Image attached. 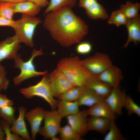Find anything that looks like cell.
<instances>
[{
    "label": "cell",
    "mask_w": 140,
    "mask_h": 140,
    "mask_svg": "<svg viewBox=\"0 0 140 140\" xmlns=\"http://www.w3.org/2000/svg\"><path fill=\"white\" fill-rule=\"evenodd\" d=\"M44 54L42 48L39 50L34 49L32 50L30 58L26 61L23 60L19 54L18 55L14 60V66L16 68L19 69L20 73L13 78V81L15 85H18L24 81L32 78L44 75L47 74V71L43 72L37 71L33 62L36 57Z\"/></svg>",
    "instance_id": "cell-3"
},
{
    "label": "cell",
    "mask_w": 140,
    "mask_h": 140,
    "mask_svg": "<svg viewBox=\"0 0 140 140\" xmlns=\"http://www.w3.org/2000/svg\"><path fill=\"white\" fill-rule=\"evenodd\" d=\"M140 4L138 3H133L127 2L124 4H121L119 9L127 18L130 19L134 18L139 14Z\"/></svg>",
    "instance_id": "cell-24"
},
{
    "label": "cell",
    "mask_w": 140,
    "mask_h": 140,
    "mask_svg": "<svg viewBox=\"0 0 140 140\" xmlns=\"http://www.w3.org/2000/svg\"><path fill=\"white\" fill-rule=\"evenodd\" d=\"M13 104L12 100L8 99L6 95L0 94V109Z\"/></svg>",
    "instance_id": "cell-35"
},
{
    "label": "cell",
    "mask_w": 140,
    "mask_h": 140,
    "mask_svg": "<svg viewBox=\"0 0 140 140\" xmlns=\"http://www.w3.org/2000/svg\"><path fill=\"white\" fill-rule=\"evenodd\" d=\"M123 107L127 110L128 115L135 114L140 116V107L130 96L127 95Z\"/></svg>",
    "instance_id": "cell-29"
},
{
    "label": "cell",
    "mask_w": 140,
    "mask_h": 140,
    "mask_svg": "<svg viewBox=\"0 0 140 140\" xmlns=\"http://www.w3.org/2000/svg\"><path fill=\"white\" fill-rule=\"evenodd\" d=\"M21 43L16 35L8 37L0 42V63L6 59H14L18 55Z\"/></svg>",
    "instance_id": "cell-9"
},
{
    "label": "cell",
    "mask_w": 140,
    "mask_h": 140,
    "mask_svg": "<svg viewBox=\"0 0 140 140\" xmlns=\"http://www.w3.org/2000/svg\"><path fill=\"white\" fill-rule=\"evenodd\" d=\"M88 115L104 117L115 120L116 115L104 101V99L86 110Z\"/></svg>",
    "instance_id": "cell-16"
},
{
    "label": "cell",
    "mask_w": 140,
    "mask_h": 140,
    "mask_svg": "<svg viewBox=\"0 0 140 140\" xmlns=\"http://www.w3.org/2000/svg\"><path fill=\"white\" fill-rule=\"evenodd\" d=\"M5 68L0 63V88L2 90H6L9 84V81L6 76Z\"/></svg>",
    "instance_id": "cell-34"
},
{
    "label": "cell",
    "mask_w": 140,
    "mask_h": 140,
    "mask_svg": "<svg viewBox=\"0 0 140 140\" xmlns=\"http://www.w3.org/2000/svg\"><path fill=\"white\" fill-rule=\"evenodd\" d=\"M60 139L62 140H82L80 136L76 133L68 124L61 127L59 131Z\"/></svg>",
    "instance_id": "cell-27"
},
{
    "label": "cell",
    "mask_w": 140,
    "mask_h": 140,
    "mask_svg": "<svg viewBox=\"0 0 140 140\" xmlns=\"http://www.w3.org/2000/svg\"><path fill=\"white\" fill-rule=\"evenodd\" d=\"M51 139L52 140H60V138L57 137L56 136L52 137Z\"/></svg>",
    "instance_id": "cell-41"
},
{
    "label": "cell",
    "mask_w": 140,
    "mask_h": 140,
    "mask_svg": "<svg viewBox=\"0 0 140 140\" xmlns=\"http://www.w3.org/2000/svg\"><path fill=\"white\" fill-rule=\"evenodd\" d=\"M19 91L27 98L38 96L44 100L53 110L57 107L58 102L53 95L47 74L44 75L41 80L36 84L21 88Z\"/></svg>",
    "instance_id": "cell-4"
},
{
    "label": "cell",
    "mask_w": 140,
    "mask_h": 140,
    "mask_svg": "<svg viewBox=\"0 0 140 140\" xmlns=\"http://www.w3.org/2000/svg\"><path fill=\"white\" fill-rule=\"evenodd\" d=\"M5 140V135L0 122V140Z\"/></svg>",
    "instance_id": "cell-39"
},
{
    "label": "cell",
    "mask_w": 140,
    "mask_h": 140,
    "mask_svg": "<svg viewBox=\"0 0 140 140\" xmlns=\"http://www.w3.org/2000/svg\"><path fill=\"white\" fill-rule=\"evenodd\" d=\"M77 44L75 48V50L76 52L79 54L87 55L90 53L92 51V45L89 41H80Z\"/></svg>",
    "instance_id": "cell-33"
},
{
    "label": "cell",
    "mask_w": 140,
    "mask_h": 140,
    "mask_svg": "<svg viewBox=\"0 0 140 140\" xmlns=\"http://www.w3.org/2000/svg\"><path fill=\"white\" fill-rule=\"evenodd\" d=\"M27 0H0V2H6L11 3H16Z\"/></svg>",
    "instance_id": "cell-40"
},
{
    "label": "cell",
    "mask_w": 140,
    "mask_h": 140,
    "mask_svg": "<svg viewBox=\"0 0 140 140\" xmlns=\"http://www.w3.org/2000/svg\"><path fill=\"white\" fill-rule=\"evenodd\" d=\"M62 118L57 110L45 111L44 125L40 128L38 133L45 139H51L57 136L61 127L60 123Z\"/></svg>",
    "instance_id": "cell-6"
},
{
    "label": "cell",
    "mask_w": 140,
    "mask_h": 140,
    "mask_svg": "<svg viewBox=\"0 0 140 140\" xmlns=\"http://www.w3.org/2000/svg\"><path fill=\"white\" fill-rule=\"evenodd\" d=\"M2 90L0 88V92Z\"/></svg>",
    "instance_id": "cell-42"
},
{
    "label": "cell",
    "mask_w": 140,
    "mask_h": 140,
    "mask_svg": "<svg viewBox=\"0 0 140 140\" xmlns=\"http://www.w3.org/2000/svg\"><path fill=\"white\" fill-rule=\"evenodd\" d=\"M41 7L47 6L49 4V0H27Z\"/></svg>",
    "instance_id": "cell-38"
},
{
    "label": "cell",
    "mask_w": 140,
    "mask_h": 140,
    "mask_svg": "<svg viewBox=\"0 0 140 140\" xmlns=\"http://www.w3.org/2000/svg\"><path fill=\"white\" fill-rule=\"evenodd\" d=\"M104 140H124L125 138L116 124L115 120H111L109 129Z\"/></svg>",
    "instance_id": "cell-26"
},
{
    "label": "cell",
    "mask_w": 140,
    "mask_h": 140,
    "mask_svg": "<svg viewBox=\"0 0 140 140\" xmlns=\"http://www.w3.org/2000/svg\"><path fill=\"white\" fill-rule=\"evenodd\" d=\"M79 106L77 100L71 101L60 100L58 102L57 111L62 118L78 112Z\"/></svg>",
    "instance_id": "cell-21"
},
{
    "label": "cell",
    "mask_w": 140,
    "mask_h": 140,
    "mask_svg": "<svg viewBox=\"0 0 140 140\" xmlns=\"http://www.w3.org/2000/svg\"><path fill=\"white\" fill-rule=\"evenodd\" d=\"M127 95L124 91L122 90L120 87L112 88L104 101L116 116H120Z\"/></svg>",
    "instance_id": "cell-10"
},
{
    "label": "cell",
    "mask_w": 140,
    "mask_h": 140,
    "mask_svg": "<svg viewBox=\"0 0 140 140\" xmlns=\"http://www.w3.org/2000/svg\"><path fill=\"white\" fill-rule=\"evenodd\" d=\"M85 87L92 90L104 99L108 96L112 89L108 85L97 79L96 75L88 81Z\"/></svg>",
    "instance_id": "cell-17"
},
{
    "label": "cell",
    "mask_w": 140,
    "mask_h": 140,
    "mask_svg": "<svg viewBox=\"0 0 140 140\" xmlns=\"http://www.w3.org/2000/svg\"><path fill=\"white\" fill-rule=\"evenodd\" d=\"M96 77L107 84L112 88L120 87L123 75L120 69L113 65L107 68Z\"/></svg>",
    "instance_id": "cell-12"
},
{
    "label": "cell",
    "mask_w": 140,
    "mask_h": 140,
    "mask_svg": "<svg viewBox=\"0 0 140 140\" xmlns=\"http://www.w3.org/2000/svg\"><path fill=\"white\" fill-rule=\"evenodd\" d=\"M19 114L11 126L10 130L13 132L19 135L24 139H32L28 132L25 121L26 109L24 107L18 108Z\"/></svg>",
    "instance_id": "cell-14"
},
{
    "label": "cell",
    "mask_w": 140,
    "mask_h": 140,
    "mask_svg": "<svg viewBox=\"0 0 140 140\" xmlns=\"http://www.w3.org/2000/svg\"><path fill=\"white\" fill-rule=\"evenodd\" d=\"M85 86H74L63 93L58 98L60 100L73 101L77 100L80 97Z\"/></svg>",
    "instance_id": "cell-25"
},
{
    "label": "cell",
    "mask_w": 140,
    "mask_h": 140,
    "mask_svg": "<svg viewBox=\"0 0 140 140\" xmlns=\"http://www.w3.org/2000/svg\"><path fill=\"white\" fill-rule=\"evenodd\" d=\"M45 110L41 107H37L26 112L25 118L29 122L31 128V138L35 140L44 120Z\"/></svg>",
    "instance_id": "cell-13"
},
{
    "label": "cell",
    "mask_w": 140,
    "mask_h": 140,
    "mask_svg": "<svg viewBox=\"0 0 140 140\" xmlns=\"http://www.w3.org/2000/svg\"><path fill=\"white\" fill-rule=\"evenodd\" d=\"M85 10L87 16L91 19H106L109 18L105 9L98 2Z\"/></svg>",
    "instance_id": "cell-22"
},
{
    "label": "cell",
    "mask_w": 140,
    "mask_h": 140,
    "mask_svg": "<svg viewBox=\"0 0 140 140\" xmlns=\"http://www.w3.org/2000/svg\"><path fill=\"white\" fill-rule=\"evenodd\" d=\"M72 9L64 7L44 15V27L53 39L64 47L78 43L88 32V25Z\"/></svg>",
    "instance_id": "cell-1"
},
{
    "label": "cell",
    "mask_w": 140,
    "mask_h": 140,
    "mask_svg": "<svg viewBox=\"0 0 140 140\" xmlns=\"http://www.w3.org/2000/svg\"><path fill=\"white\" fill-rule=\"evenodd\" d=\"M41 20L35 16L22 15L16 20V24L13 29L16 35L21 43L30 47L33 46V37L37 26L41 22Z\"/></svg>",
    "instance_id": "cell-5"
},
{
    "label": "cell",
    "mask_w": 140,
    "mask_h": 140,
    "mask_svg": "<svg viewBox=\"0 0 140 140\" xmlns=\"http://www.w3.org/2000/svg\"><path fill=\"white\" fill-rule=\"evenodd\" d=\"M57 69L76 86H85L88 81L95 76L85 68L82 60L77 56L62 59L58 63Z\"/></svg>",
    "instance_id": "cell-2"
},
{
    "label": "cell",
    "mask_w": 140,
    "mask_h": 140,
    "mask_svg": "<svg viewBox=\"0 0 140 140\" xmlns=\"http://www.w3.org/2000/svg\"><path fill=\"white\" fill-rule=\"evenodd\" d=\"M111 120L104 117L91 116L88 120V130L105 134L109 129Z\"/></svg>",
    "instance_id": "cell-18"
},
{
    "label": "cell",
    "mask_w": 140,
    "mask_h": 140,
    "mask_svg": "<svg viewBox=\"0 0 140 140\" xmlns=\"http://www.w3.org/2000/svg\"><path fill=\"white\" fill-rule=\"evenodd\" d=\"M13 3L0 1V17L12 20L15 13L13 7Z\"/></svg>",
    "instance_id": "cell-30"
},
{
    "label": "cell",
    "mask_w": 140,
    "mask_h": 140,
    "mask_svg": "<svg viewBox=\"0 0 140 140\" xmlns=\"http://www.w3.org/2000/svg\"><path fill=\"white\" fill-rule=\"evenodd\" d=\"M108 18V24H114L117 27L125 25L129 20L119 9L113 11Z\"/></svg>",
    "instance_id": "cell-28"
},
{
    "label": "cell",
    "mask_w": 140,
    "mask_h": 140,
    "mask_svg": "<svg viewBox=\"0 0 140 140\" xmlns=\"http://www.w3.org/2000/svg\"><path fill=\"white\" fill-rule=\"evenodd\" d=\"M15 109L12 106H8L0 109V117L11 125L16 119Z\"/></svg>",
    "instance_id": "cell-31"
},
{
    "label": "cell",
    "mask_w": 140,
    "mask_h": 140,
    "mask_svg": "<svg viewBox=\"0 0 140 140\" xmlns=\"http://www.w3.org/2000/svg\"><path fill=\"white\" fill-rule=\"evenodd\" d=\"M85 68L92 74L97 75L113 65L107 54L100 52L82 60Z\"/></svg>",
    "instance_id": "cell-7"
},
{
    "label": "cell",
    "mask_w": 140,
    "mask_h": 140,
    "mask_svg": "<svg viewBox=\"0 0 140 140\" xmlns=\"http://www.w3.org/2000/svg\"><path fill=\"white\" fill-rule=\"evenodd\" d=\"M128 32L127 40L123 47H127L131 42L137 44L140 42V16L130 19L125 25Z\"/></svg>",
    "instance_id": "cell-15"
},
{
    "label": "cell",
    "mask_w": 140,
    "mask_h": 140,
    "mask_svg": "<svg viewBox=\"0 0 140 140\" xmlns=\"http://www.w3.org/2000/svg\"><path fill=\"white\" fill-rule=\"evenodd\" d=\"M12 5L15 13H19L23 15L30 16H35L39 13L41 8L28 1L13 3Z\"/></svg>",
    "instance_id": "cell-19"
},
{
    "label": "cell",
    "mask_w": 140,
    "mask_h": 140,
    "mask_svg": "<svg viewBox=\"0 0 140 140\" xmlns=\"http://www.w3.org/2000/svg\"><path fill=\"white\" fill-rule=\"evenodd\" d=\"M51 87L54 97L59 98L69 88L74 86L60 71L56 69L48 75Z\"/></svg>",
    "instance_id": "cell-8"
},
{
    "label": "cell",
    "mask_w": 140,
    "mask_h": 140,
    "mask_svg": "<svg viewBox=\"0 0 140 140\" xmlns=\"http://www.w3.org/2000/svg\"><path fill=\"white\" fill-rule=\"evenodd\" d=\"M16 24V20H11L0 17V26H8L14 29Z\"/></svg>",
    "instance_id": "cell-36"
},
{
    "label": "cell",
    "mask_w": 140,
    "mask_h": 140,
    "mask_svg": "<svg viewBox=\"0 0 140 140\" xmlns=\"http://www.w3.org/2000/svg\"><path fill=\"white\" fill-rule=\"evenodd\" d=\"M88 115L86 110H83L66 117L68 124L81 136H84L89 131Z\"/></svg>",
    "instance_id": "cell-11"
},
{
    "label": "cell",
    "mask_w": 140,
    "mask_h": 140,
    "mask_svg": "<svg viewBox=\"0 0 140 140\" xmlns=\"http://www.w3.org/2000/svg\"><path fill=\"white\" fill-rule=\"evenodd\" d=\"M76 0H50L49 4L44 11V15L64 7L72 8L76 5Z\"/></svg>",
    "instance_id": "cell-23"
},
{
    "label": "cell",
    "mask_w": 140,
    "mask_h": 140,
    "mask_svg": "<svg viewBox=\"0 0 140 140\" xmlns=\"http://www.w3.org/2000/svg\"><path fill=\"white\" fill-rule=\"evenodd\" d=\"M104 99L92 90L85 86L77 101L79 106L90 107Z\"/></svg>",
    "instance_id": "cell-20"
},
{
    "label": "cell",
    "mask_w": 140,
    "mask_h": 140,
    "mask_svg": "<svg viewBox=\"0 0 140 140\" xmlns=\"http://www.w3.org/2000/svg\"><path fill=\"white\" fill-rule=\"evenodd\" d=\"M5 135V140H23L20 136L12 132L10 130L11 125L2 119L0 121Z\"/></svg>",
    "instance_id": "cell-32"
},
{
    "label": "cell",
    "mask_w": 140,
    "mask_h": 140,
    "mask_svg": "<svg viewBox=\"0 0 140 140\" xmlns=\"http://www.w3.org/2000/svg\"><path fill=\"white\" fill-rule=\"evenodd\" d=\"M97 2V0H79V5L86 10Z\"/></svg>",
    "instance_id": "cell-37"
}]
</instances>
